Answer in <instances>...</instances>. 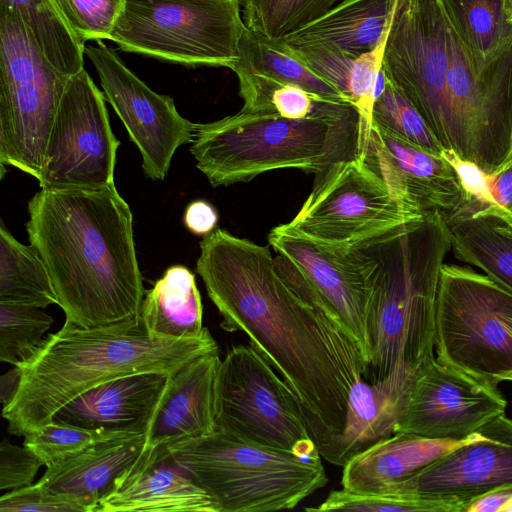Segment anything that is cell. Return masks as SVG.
Listing matches in <instances>:
<instances>
[{
    "mask_svg": "<svg viewBox=\"0 0 512 512\" xmlns=\"http://www.w3.org/2000/svg\"><path fill=\"white\" fill-rule=\"evenodd\" d=\"M444 217L455 256L512 291V239L464 203Z\"/></svg>",
    "mask_w": 512,
    "mask_h": 512,
    "instance_id": "obj_29",
    "label": "cell"
},
{
    "mask_svg": "<svg viewBox=\"0 0 512 512\" xmlns=\"http://www.w3.org/2000/svg\"><path fill=\"white\" fill-rule=\"evenodd\" d=\"M469 504L459 500L430 498L416 492L355 493L344 488L331 491L317 507L306 511L362 512H467Z\"/></svg>",
    "mask_w": 512,
    "mask_h": 512,
    "instance_id": "obj_34",
    "label": "cell"
},
{
    "mask_svg": "<svg viewBox=\"0 0 512 512\" xmlns=\"http://www.w3.org/2000/svg\"><path fill=\"white\" fill-rule=\"evenodd\" d=\"M138 314L151 333L162 337H198L206 328L195 275L182 265L169 267L145 291Z\"/></svg>",
    "mask_w": 512,
    "mask_h": 512,
    "instance_id": "obj_27",
    "label": "cell"
},
{
    "mask_svg": "<svg viewBox=\"0 0 512 512\" xmlns=\"http://www.w3.org/2000/svg\"><path fill=\"white\" fill-rule=\"evenodd\" d=\"M418 372L398 366L385 378L356 382L349 391L344 427L319 449L321 457L343 467L355 455L392 436Z\"/></svg>",
    "mask_w": 512,
    "mask_h": 512,
    "instance_id": "obj_21",
    "label": "cell"
},
{
    "mask_svg": "<svg viewBox=\"0 0 512 512\" xmlns=\"http://www.w3.org/2000/svg\"><path fill=\"white\" fill-rule=\"evenodd\" d=\"M276 271L307 304L339 323L357 342L369 365L367 317L372 262L358 248L312 240L286 223L268 234Z\"/></svg>",
    "mask_w": 512,
    "mask_h": 512,
    "instance_id": "obj_11",
    "label": "cell"
},
{
    "mask_svg": "<svg viewBox=\"0 0 512 512\" xmlns=\"http://www.w3.org/2000/svg\"><path fill=\"white\" fill-rule=\"evenodd\" d=\"M146 433L129 434L93 443L62 463L46 468L38 485L81 498L98 508L117 479L142 455Z\"/></svg>",
    "mask_w": 512,
    "mask_h": 512,
    "instance_id": "obj_24",
    "label": "cell"
},
{
    "mask_svg": "<svg viewBox=\"0 0 512 512\" xmlns=\"http://www.w3.org/2000/svg\"><path fill=\"white\" fill-rule=\"evenodd\" d=\"M43 308L0 302V360L12 365L29 356L42 342L53 318Z\"/></svg>",
    "mask_w": 512,
    "mask_h": 512,
    "instance_id": "obj_36",
    "label": "cell"
},
{
    "mask_svg": "<svg viewBox=\"0 0 512 512\" xmlns=\"http://www.w3.org/2000/svg\"><path fill=\"white\" fill-rule=\"evenodd\" d=\"M361 119L346 100L325 99L306 118L244 111L197 124L190 152L213 187L295 168L318 174L360 155Z\"/></svg>",
    "mask_w": 512,
    "mask_h": 512,
    "instance_id": "obj_5",
    "label": "cell"
},
{
    "mask_svg": "<svg viewBox=\"0 0 512 512\" xmlns=\"http://www.w3.org/2000/svg\"><path fill=\"white\" fill-rule=\"evenodd\" d=\"M490 185L497 203L509 216L507 224L512 223V163L501 171L490 174Z\"/></svg>",
    "mask_w": 512,
    "mask_h": 512,
    "instance_id": "obj_44",
    "label": "cell"
},
{
    "mask_svg": "<svg viewBox=\"0 0 512 512\" xmlns=\"http://www.w3.org/2000/svg\"><path fill=\"white\" fill-rule=\"evenodd\" d=\"M418 216L358 157L316 174L311 193L286 224L322 244L350 249Z\"/></svg>",
    "mask_w": 512,
    "mask_h": 512,
    "instance_id": "obj_13",
    "label": "cell"
},
{
    "mask_svg": "<svg viewBox=\"0 0 512 512\" xmlns=\"http://www.w3.org/2000/svg\"><path fill=\"white\" fill-rule=\"evenodd\" d=\"M21 370L18 366L1 376L0 397L3 407L8 405L14 398L19 386Z\"/></svg>",
    "mask_w": 512,
    "mask_h": 512,
    "instance_id": "obj_46",
    "label": "cell"
},
{
    "mask_svg": "<svg viewBox=\"0 0 512 512\" xmlns=\"http://www.w3.org/2000/svg\"><path fill=\"white\" fill-rule=\"evenodd\" d=\"M0 302L45 308L58 305L52 280L37 248L17 241L0 225Z\"/></svg>",
    "mask_w": 512,
    "mask_h": 512,
    "instance_id": "obj_31",
    "label": "cell"
},
{
    "mask_svg": "<svg viewBox=\"0 0 512 512\" xmlns=\"http://www.w3.org/2000/svg\"><path fill=\"white\" fill-rule=\"evenodd\" d=\"M503 512H512V498L509 500V502L506 504Z\"/></svg>",
    "mask_w": 512,
    "mask_h": 512,
    "instance_id": "obj_48",
    "label": "cell"
},
{
    "mask_svg": "<svg viewBox=\"0 0 512 512\" xmlns=\"http://www.w3.org/2000/svg\"><path fill=\"white\" fill-rule=\"evenodd\" d=\"M390 0H343L303 28L280 39L290 48L319 47L361 56L387 36Z\"/></svg>",
    "mask_w": 512,
    "mask_h": 512,
    "instance_id": "obj_25",
    "label": "cell"
},
{
    "mask_svg": "<svg viewBox=\"0 0 512 512\" xmlns=\"http://www.w3.org/2000/svg\"><path fill=\"white\" fill-rule=\"evenodd\" d=\"M479 80L495 134L503 143H511L510 152L497 173L512 163V46Z\"/></svg>",
    "mask_w": 512,
    "mask_h": 512,
    "instance_id": "obj_38",
    "label": "cell"
},
{
    "mask_svg": "<svg viewBox=\"0 0 512 512\" xmlns=\"http://www.w3.org/2000/svg\"><path fill=\"white\" fill-rule=\"evenodd\" d=\"M196 268L227 332L241 331L279 372L303 411L318 450L345 424L352 386L368 363L353 337L303 301L276 271L269 246L215 229Z\"/></svg>",
    "mask_w": 512,
    "mask_h": 512,
    "instance_id": "obj_1",
    "label": "cell"
},
{
    "mask_svg": "<svg viewBox=\"0 0 512 512\" xmlns=\"http://www.w3.org/2000/svg\"><path fill=\"white\" fill-rule=\"evenodd\" d=\"M385 41L386 38L375 49L358 57L319 47L290 48L285 45L357 107L361 119L360 151L372 125L375 82L382 68Z\"/></svg>",
    "mask_w": 512,
    "mask_h": 512,
    "instance_id": "obj_26",
    "label": "cell"
},
{
    "mask_svg": "<svg viewBox=\"0 0 512 512\" xmlns=\"http://www.w3.org/2000/svg\"><path fill=\"white\" fill-rule=\"evenodd\" d=\"M70 76L40 51L19 15L0 7V164L38 179Z\"/></svg>",
    "mask_w": 512,
    "mask_h": 512,
    "instance_id": "obj_7",
    "label": "cell"
},
{
    "mask_svg": "<svg viewBox=\"0 0 512 512\" xmlns=\"http://www.w3.org/2000/svg\"><path fill=\"white\" fill-rule=\"evenodd\" d=\"M170 375L138 373L101 383L61 407L52 421L99 432L147 433Z\"/></svg>",
    "mask_w": 512,
    "mask_h": 512,
    "instance_id": "obj_19",
    "label": "cell"
},
{
    "mask_svg": "<svg viewBox=\"0 0 512 512\" xmlns=\"http://www.w3.org/2000/svg\"><path fill=\"white\" fill-rule=\"evenodd\" d=\"M505 381H512V373H510L506 378Z\"/></svg>",
    "mask_w": 512,
    "mask_h": 512,
    "instance_id": "obj_50",
    "label": "cell"
},
{
    "mask_svg": "<svg viewBox=\"0 0 512 512\" xmlns=\"http://www.w3.org/2000/svg\"><path fill=\"white\" fill-rule=\"evenodd\" d=\"M63 17L85 44L88 40H104L123 9L124 0H54Z\"/></svg>",
    "mask_w": 512,
    "mask_h": 512,
    "instance_id": "obj_39",
    "label": "cell"
},
{
    "mask_svg": "<svg viewBox=\"0 0 512 512\" xmlns=\"http://www.w3.org/2000/svg\"><path fill=\"white\" fill-rule=\"evenodd\" d=\"M337 0H240L247 29L280 39L327 13Z\"/></svg>",
    "mask_w": 512,
    "mask_h": 512,
    "instance_id": "obj_33",
    "label": "cell"
},
{
    "mask_svg": "<svg viewBox=\"0 0 512 512\" xmlns=\"http://www.w3.org/2000/svg\"><path fill=\"white\" fill-rule=\"evenodd\" d=\"M119 146L104 94L83 68L70 76L62 95L37 179L40 188L101 189L114 185Z\"/></svg>",
    "mask_w": 512,
    "mask_h": 512,
    "instance_id": "obj_14",
    "label": "cell"
},
{
    "mask_svg": "<svg viewBox=\"0 0 512 512\" xmlns=\"http://www.w3.org/2000/svg\"><path fill=\"white\" fill-rule=\"evenodd\" d=\"M125 511L219 512V508L161 446L144 451L99 501L96 510Z\"/></svg>",
    "mask_w": 512,
    "mask_h": 512,
    "instance_id": "obj_20",
    "label": "cell"
},
{
    "mask_svg": "<svg viewBox=\"0 0 512 512\" xmlns=\"http://www.w3.org/2000/svg\"><path fill=\"white\" fill-rule=\"evenodd\" d=\"M478 78L512 46V0H444Z\"/></svg>",
    "mask_w": 512,
    "mask_h": 512,
    "instance_id": "obj_28",
    "label": "cell"
},
{
    "mask_svg": "<svg viewBox=\"0 0 512 512\" xmlns=\"http://www.w3.org/2000/svg\"><path fill=\"white\" fill-rule=\"evenodd\" d=\"M40 458L29 448L13 445L7 439L0 444V489L14 490L32 484Z\"/></svg>",
    "mask_w": 512,
    "mask_h": 512,
    "instance_id": "obj_42",
    "label": "cell"
},
{
    "mask_svg": "<svg viewBox=\"0 0 512 512\" xmlns=\"http://www.w3.org/2000/svg\"><path fill=\"white\" fill-rule=\"evenodd\" d=\"M216 429L298 457L321 456L297 397L251 345H234L215 381Z\"/></svg>",
    "mask_w": 512,
    "mask_h": 512,
    "instance_id": "obj_10",
    "label": "cell"
},
{
    "mask_svg": "<svg viewBox=\"0 0 512 512\" xmlns=\"http://www.w3.org/2000/svg\"><path fill=\"white\" fill-rule=\"evenodd\" d=\"M409 213L454 212L466 200L451 165L428 152L371 125L359 156Z\"/></svg>",
    "mask_w": 512,
    "mask_h": 512,
    "instance_id": "obj_17",
    "label": "cell"
},
{
    "mask_svg": "<svg viewBox=\"0 0 512 512\" xmlns=\"http://www.w3.org/2000/svg\"><path fill=\"white\" fill-rule=\"evenodd\" d=\"M487 217L491 220L492 224L499 232L503 233L504 235H506L512 239V223L507 224L498 218H494V217H490V216H487Z\"/></svg>",
    "mask_w": 512,
    "mask_h": 512,
    "instance_id": "obj_47",
    "label": "cell"
},
{
    "mask_svg": "<svg viewBox=\"0 0 512 512\" xmlns=\"http://www.w3.org/2000/svg\"><path fill=\"white\" fill-rule=\"evenodd\" d=\"M216 350L207 328L198 337H162L151 333L139 314L95 327L65 322L15 365L21 378L2 417L11 434L25 436L52 422L61 407L94 386L138 373L170 375Z\"/></svg>",
    "mask_w": 512,
    "mask_h": 512,
    "instance_id": "obj_3",
    "label": "cell"
},
{
    "mask_svg": "<svg viewBox=\"0 0 512 512\" xmlns=\"http://www.w3.org/2000/svg\"><path fill=\"white\" fill-rule=\"evenodd\" d=\"M506 326L508 328V330L511 332L512 334V319L511 320H507L506 321Z\"/></svg>",
    "mask_w": 512,
    "mask_h": 512,
    "instance_id": "obj_49",
    "label": "cell"
},
{
    "mask_svg": "<svg viewBox=\"0 0 512 512\" xmlns=\"http://www.w3.org/2000/svg\"><path fill=\"white\" fill-rule=\"evenodd\" d=\"M512 498V487L501 488L474 499L467 512H503Z\"/></svg>",
    "mask_w": 512,
    "mask_h": 512,
    "instance_id": "obj_45",
    "label": "cell"
},
{
    "mask_svg": "<svg viewBox=\"0 0 512 512\" xmlns=\"http://www.w3.org/2000/svg\"><path fill=\"white\" fill-rule=\"evenodd\" d=\"M0 512H95V507L81 498L35 483L2 495Z\"/></svg>",
    "mask_w": 512,
    "mask_h": 512,
    "instance_id": "obj_40",
    "label": "cell"
},
{
    "mask_svg": "<svg viewBox=\"0 0 512 512\" xmlns=\"http://www.w3.org/2000/svg\"><path fill=\"white\" fill-rule=\"evenodd\" d=\"M372 124L428 152L440 155L443 150L418 111L389 80L374 102Z\"/></svg>",
    "mask_w": 512,
    "mask_h": 512,
    "instance_id": "obj_35",
    "label": "cell"
},
{
    "mask_svg": "<svg viewBox=\"0 0 512 512\" xmlns=\"http://www.w3.org/2000/svg\"><path fill=\"white\" fill-rule=\"evenodd\" d=\"M129 435L87 430L54 421L24 436L23 445L33 451L46 468L62 463L93 443Z\"/></svg>",
    "mask_w": 512,
    "mask_h": 512,
    "instance_id": "obj_37",
    "label": "cell"
},
{
    "mask_svg": "<svg viewBox=\"0 0 512 512\" xmlns=\"http://www.w3.org/2000/svg\"><path fill=\"white\" fill-rule=\"evenodd\" d=\"M512 291L469 267L443 264L435 313V357L495 384L512 373Z\"/></svg>",
    "mask_w": 512,
    "mask_h": 512,
    "instance_id": "obj_9",
    "label": "cell"
},
{
    "mask_svg": "<svg viewBox=\"0 0 512 512\" xmlns=\"http://www.w3.org/2000/svg\"><path fill=\"white\" fill-rule=\"evenodd\" d=\"M163 447L219 512L291 510L328 482L321 456L298 457L220 430Z\"/></svg>",
    "mask_w": 512,
    "mask_h": 512,
    "instance_id": "obj_6",
    "label": "cell"
},
{
    "mask_svg": "<svg viewBox=\"0 0 512 512\" xmlns=\"http://www.w3.org/2000/svg\"><path fill=\"white\" fill-rule=\"evenodd\" d=\"M240 0H124L109 37L123 51L233 68L246 29Z\"/></svg>",
    "mask_w": 512,
    "mask_h": 512,
    "instance_id": "obj_8",
    "label": "cell"
},
{
    "mask_svg": "<svg viewBox=\"0 0 512 512\" xmlns=\"http://www.w3.org/2000/svg\"><path fill=\"white\" fill-rule=\"evenodd\" d=\"M440 155L454 169L467 200L478 202L486 208L485 210L475 209L472 213L498 218L505 223L509 222V216L492 194L490 174L476 163L460 157L451 149H443Z\"/></svg>",
    "mask_w": 512,
    "mask_h": 512,
    "instance_id": "obj_41",
    "label": "cell"
},
{
    "mask_svg": "<svg viewBox=\"0 0 512 512\" xmlns=\"http://www.w3.org/2000/svg\"><path fill=\"white\" fill-rule=\"evenodd\" d=\"M184 223L193 234L206 236L214 231L218 223V213L210 203L196 200L187 206Z\"/></svg>",
    "mask_w": 512,
    "mask_h": 512,
    "instance_id": "obj_43",
    "label": "cell"
},
{
    "mask_svg": "<svg viewBox=\"0 0 512 512\" xmlns=\"http://www.w3.org/2000/svg\"><path fill=\"white\" fill-rule=\"evenodd\" d=\"M219 350L191 360L169 376L153 416L144 451L213 433Z\"/></svg>",
    "mask_w": 512,
    "mask_h": 512,
    "instance_id": "obj_22",
    "label": "cell"
},
{
    "mask_svg": "<svg viewBox=\"0 0 512 512\" xmlns=\"http://www.w3.org/2000/svg\"><path fill=\"white\" fill-rule=\"evenodd\" d=\"M96 42L85 53L104 95L139 149L145 175L164 180L176 150L193 142L197 124L178 113L171 97L152 91L102 40Z\"/></svg>",
    "mask_w": 512,
    "mask_h": 512,
    "instance_id": "obj_15",
    "label": "cell"
},
{
    "mask_svg": "<svg viewBox=\"0 0 512 512\" xmlns=\"http://www.w3.org/2000/svg\"><path fill=\"white\" fill-rule=\"evenodd\" d=\"M26 230L43 258L67 323L103 326L138 315L144 298L133 216L115 185L41 189Z\"/></svg>",
    "mask_w": 512,
    "mask_h": 512,
    "instance_id": "obj_2",
    "label": "cell"
},
{
    "mask_svg": "<svg viewBox=\"0 0 512 512\" xmlns=\"http://www.w3.org/2000/svg\"><path fill=\"white\" fill-rule=\"evenodd\" d=\"M354 247L372 262L365 377L379 380L398 366L419 371L435 357L440 273L451 250L444 215L424 213Z\"/></svg>",
    "mask_w": 512,
    "mask_h": 512,
    "instance_id": "obj_4",
    "label": "cell"
},
{
    "mask_svg": "<svg viewBox=\"0 0 512 512\" xmlns=\"http://www.w3.org/2000/svg\"><path fill=\"white\" fill-rule=\"evenodd\" d=\"M498 384L439 362L417 373L394 433L461 441L505 414Z\"/></svg>",
    "mask_w": 512,
    "mask_h": 512,
    "instance_id": "obj_16",
    "label": "cell"
},
{
    "mask_svg": "<svg viewBox=\"0 0 512 512\" xmlns=\"http://www.w3.org/2000/svg\"><path fill=\"white\" fill-rule=\"evenodd\" d=\"M238 49L239 59L232 68L235 73L246 72L279 83L296 84L326 99L348 101L277 39L267 38L246 28Z\"/></svg>",
    "mask_w": 512,
    "mask_h": 512,
    "instance_id": "obj_30",
    "label": "cell"
},
{
    "mask_svg": "<svg viewBox=\"0 0 512 512\" xmlns=\"http://www.w3.org/2000/svg\"><path fill=\"white\" fill-rule=\"evenodd\" d=\"M15 11L47 60L72 76L84 67L85 44L75 35L54 0H0Z\"/></svg>",
    "mask_w": 512,
    "mask_h": 512,
    "instance_id": "obj_32",
    "label": "cell"
},
{
    "mask_svg": "<svg viewBox=\"0 0 512 512\" xmlns=\"http://www.w3.org/2000/svg\"><path fill=\"white\" fill-rule=\"evenodd\" d=\"M477 434L453 441L394 433L355 455L343 466L342 488L355 493H394L404 481L471 441Z\"/></svg>",
    "mask_w": 512,
    "mask_h": 512,
    "instance_id": "obj_23",
    "label": "cell"
},
{
    "mask_svg": "<svg viewBox=\"0 0 512 512\" xmlns=\"http://www.w3.org/2000/svg\"><path fill=\"white\" fill-rule=\"evenodd\" d=\"M448 30L444 0H390L382 67L443 149H451Z\"/></svg>",
    "mask_w": 512,
    "mask_h": 512,
    "instance_id": "obj_12",
    "label": "cell"
},
{
    "mask_svg": "<svg viewBox=\"0 0 512 512\" xmlns=\"http://www.w3.org/2000/svg\"><path fill=\"white\" fill-rule=\"evenodd\" d=\"M512 487V419L499 416L471 441L455 448L400 484L395 492L469 504L491 491Z\"/></svg>",
    "mask_w": 512,
    "mask_h": 512,
    "instance_id": "obj_18",
    "label": "cell"
}]
</instances>
